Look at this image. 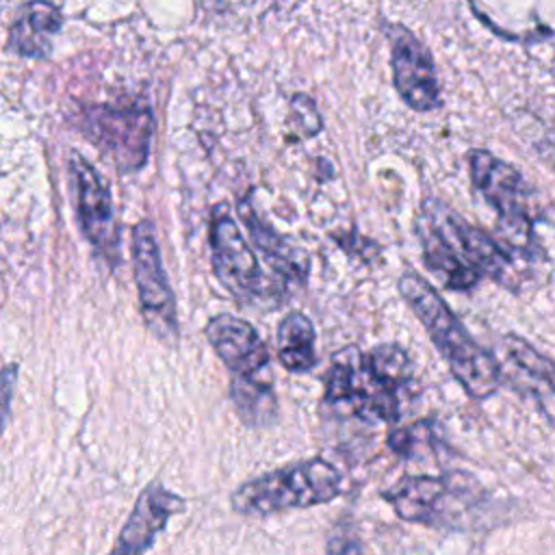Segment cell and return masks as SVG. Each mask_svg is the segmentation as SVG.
I'll return each instance as SVG.
<instances>
[{
  "label": "cell",
  "mask_w": 555,
  "mask_h": 555,
  "mask_svg": "<svg viewBox=\"0 0 555 555\" xmlns=\"http://www.w3.org/2000/svg\"><path fill=\"white\" fill-rule=\"evenodd\" d=\"M397 286L466 395L473 399L494 395L503 382L499 360L468 334L440 293L416 271H405Z\"/></svg>",
  "instance_id": "6da1fadb"
},
{
  "label": "cell",
  "mask_w": 555,
  "mask_h": 555,
  "mask_svg": "<svg viewBox=\"0 0 555 555\" xmlns=\"http://www.w3.org/2000/svg\"><path fill=\"white\" fill-rule=\"evenodd\" d=\"M204 334L232 375L230 399L249 427H267L278 416V401L273 392L271 356L256 327L234 314L212 317Z\"/></svg>",
  "instance_id": "7a4b0ae2"
},
{
  "label": "cell",
  "mask_w": 555,
  "mask_h": 555,
  "mask_svg": "<svg viewBox=\"0 0 555 555\" xmlns=\"http://www.w3.org/2000/svg\"><path fill=\"white\" fill-rule=\"evenodd\" d=\"M340 492V470L327 460L310 457L241 483L232 492L230 503L243 516H271L284 509L330 503Z\"/></svg>",
  "instance_id": "3957f363"
},
{
  "label": "cell",
  "mask_w": 555,
  "mask_h": 555,
  "mask_svg": "<svg viewBox=\"0 0 555 555\" xmlns=\"http://www.w3.org/2000/svg\"><path fill=\"white\" fill-rule=\"evenodd\" d=\"M119 173L145 167L154 134L152 106L143 98L82 104L72 121Z\"/></svg>",
  "instance_id": "277c9868"
},
{
  "label": "cell",
  "mask_w": 555,
  "mask_h": 555,
  "mask_svg": "<svg viewBox=\"0 0 555 555\" xmlns=\"http://www.w3.org/2000/svg\"><path fill=\"white\" fill-rule=\"evenodd\" d=\"M401 388L384 379L358 347L332 356L325 373V401L347 405L356 416L392 423L399 418Z\"/></svg>",
  "instance_id": "5b68a950"
},
{
  "label": "cell",
  "mask_w": 555,
  "mask_h": 555,
  "mask_svg": "<svg viewBox=\"0 0 555 555\" xmlns=\"http://www.w3.org/2000/svg\"><path fill=\"white\" fill-rule=\"evenodd\" d=\"M470 178L483 199L496 210L499 225L516 247H529L531 241V191L516 167L488 150L468 152Z\"/></svg>",
  "instance_id": "8992f818"
},
{
  "label": "cell",
  "mask_w": 555,
  "mask_h": 555,
  "mask_svg": "<svg viewBox=\"0 0 555 555\" xmlns=\"http://www.w3.org/2000/svg\"><path fill=\"white\" fill-rule=\"evenodd\" d=\"M132 264L139 293V306L147 330L163 343H178V312L173 291L163 267L160 245L154 223L141 219L132 228Z\"/></svg>",
  "instance_id": "52a82bcc"
},
{
  "label": "cell",
  "mask_w": 555,
  "mask_h": 555,
  "mask_svg": "<svg viewBox=\"0 0 555 555\" xmlns=\"http://www.w3.org/2000/svg\"><path fill=\"white\" fill-rule=\"evenodd\" d=\"M392 509L408 522L429 527H464L466 509L475 507L477 496L470 486H462V475L453 477H405L386 492Z\"/></svg>",
  "instance_id": "ba28073f"
},
{
  "label": "cell",
  "mask_w": 555,
  "mask_h": 555,
  "mask_svg": "<svg viewBox=\"0 0 555 555\" xmlns=\"http://www.w3.org/2000/svg\"><path fill=\"white\" fill-rule=\"evenodd\" d=\"M208 243L212 273L234 299L251 301L264 297L269 288L262 267L225 204H217L210 212Z\"/></svg>",
  "instance_id": "9c48e42d"
},
{
  "label": "cell",
  "mask_w": 555,
  "mask_h": 555,
  "mask_svg": "<svg viewBox=\"0 0 555 555\" xmlns=\"http://www.w3.org/2000/svg\"><path fill=\"white\" fill-rule=\"evenodd\" d=\"M69 182L76 202V217L82 236L91 245L93 254L104 260L111 269L117 267L119 251V223L115 217V206L108 186L102 182L95 167L78 152L69 156Z\"/></svg>",
  "instance_id": "30bf717a"
},
{
  "label": "cell",
  "mask_w": 555,
  "mask_h": 555,
  "mask_svg": "<svg viewBox=\"0 0 555 555\" xmlns=\"http://www.w3.org/2000/svg\"><path fill=\"white\" fill-rule=\"evenodd\" d=\"M384 33L390 41L392 82L401 100L418 113L438 108L440 82L429 50L401 24H386Z\"/></svg>",
  "instance_id": "8fae6325"
},
{
  "label": "cell",
  "mask_w": 555,
  "mask_h": 555,
  "mask_svg": "<svg viewBox=\"0 0 555 555\" xmlns=\"http://www.w3.org/2000/svg\"><path fill=\"white\" fill-rule=\"evenodd\" d=\"M501 349L503 379L531 399L542 416L555 427V360L514 334L503 336Z\"/></svg>",
  "instance_id": "7c38bea8"
},
{
  "label": "cell",
  "mask_w": 555,
  "mask_h": 555,
  "mask_svg": "<svg viewBox=\"0 0 555 555\" xmlns=\"http://www.w3.org/2000/svg\"><path fill=\"white\" fill-rule=\"evenodd\" d=\"M434 206H436L438 219H440L451 245L455 247V251L460 254V258L466 264L477 269L481 275L492 278L494 282H499L505 288L518 286L516 267L503 245H499L483 230H479V228L470 225L468 221H464L462 217H457L440 199H434Z\"/></svg>",
  "instance_id": "4fadbf2b"
},
{
  "label": "cell",
  "mask_w": 555,
  "mask_h": 555,
  "mask_svg": "<svg viewBox=\"0 0 555 555\" xmlns=\"http://www.w3.org/2000/svg\"><path fill=\"white\" fill-rule=\"evenodd\" d=\"M184 509V499L167 490L160 481H150L134 501V507L113 546L115 553L134 555L152 548L156 535L169 518Z\"/></svg>",
  "instance_id": "5bb4252c"
},
{
  "label": "cell",
  "mask_w": 555,
  "mask_h": 555,
  "mask_svg": "<svg viewBox=\"0 0 555 555\" xmlns=\"http://www.w3.org/2000/svg\"><path fill=\"white\" fill-rule=\"evenodd\" d=\"M475 15L507 39L555 37V0H470Z\"/></svg>",
  "instance_id": "9a60e30c"
},
{
  "label": "cell",
  "mask_w": 555,
  "mask_h": 555,
  "mask_svg": "<svg viewBox=\"0 0 555 555\" xmlns=\"http://www.w3.org/2000/svg\"><path fill=\"white\" fill-rule=\"evenodd\" d=\"M416 236L423 249V258L425 264L429 267V271L451 291H470L481 273L477 269H473L470 264H466L460 254L455 251V247L451 245L436 206H434V197L423 202L421 215L416 219Z\"/></svg>",
  "instance_id": "2e32d148"
},
{
  "label": "cell",
  "mask_w": 555,
  "mask_h": 555,
  "mask_svg": "<svg viewBox=\"0 0 555 555\" xmlns=\"http://www.w3.org/2000/svg\"><path fill=\"white\" fill-rule=\"evenodd\" d=\"M63 26V13L50 0H28L9 28V50L24 59H46Z\"/></svg>",
  "instance_id": "e0dca14e"
},
{
  "label": "cell",
  "mask_w": 555,
  "mask_h": 555,
  "mask_svg": "<svg viewBox=\"0 0 555 555\" xmlns=\"http://www.w3.org/2000/svg\"><path fill=\"white\" fill-rule=\"evenodd\" d=\"M238 215L249 232L251 243L256 245V249L262 251L264 260L271 264V269L284 278H293V280H304L306 269H304V260H299L295 256V251L286 245V241L271 228L267 225L254 210V206L249 202H238Z\"/></svg>",
  "instance_id": "ac0fdd59"
},
{
  "label": "cell",
  "mask_w": 555,
  "mask_h": 555,
  "mask_svg": "<svg viewBox=\"0 0 555 555\" xmlns=\"http://www.w3.org/2000/svg\"><path fill=\"white\" fill-rule=\"evenodd\" d=\"M278 358L291 373L310 371L317 364L314 325L301 312L286 314L278 325Z\"/></svg>",
  "instance_id": "d6986e66"
},
{
  "label": "cell",
  "mask_w": 555,
  "mask_h": 555,
  "mask_svg": "<svg viewBox=\"0 0 555 555\" xmlns=\"http://www.w3.org/2000/svg\"><path fill=\"white\" fill-rule=\"evenodd\" d=\"M17 375H20V364H17V362H9V364H4V366L0 369V434H2V429H4L9 410H11V401H13Z\"/></svg>",
  "instance_id": "ffe728a7"
},
{
  "label": "cell",
  "mask_w": 555,
  "mask_h": 555,
  "mask_svg": "<svg viewBox=\"0 0 555 555\" xmlns=\"http://www.w3.org/2000/svg\"><path fill=\"white\" fill-rule=\"evenodd\" d=\"M2 4H4V0H0V11H2Z\"/></svg>",
  "instance_id": "44dd1931"
}]
</instances>
